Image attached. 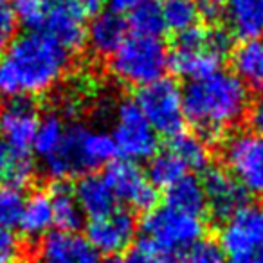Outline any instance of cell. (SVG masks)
Masks as SVG:
<instances>
[{
	"label": "cell",
	"mask_w": 263,
	"mask_h": 263,
	"mask_svg": "<svg viewBox=\"0 0 263 263\" xmlns=\"http://www.w3.org/2000/svg\"><path fill=\"white\" fill-rule=\"evenodd\" d=\"M69 67L70 52L42 31L16 36L0 54V94L11 99L47 94L58 87Z\"/></svg>",
	"instance_id": "1"
},
{
	"label": "cell",
	"mask_w": 263,
	"mask_h": 263,
	"mask_svg": "<svg viewBox=\"0 0 263 263\" xmlns=\"http://www.w3.org/2000/svg\"><path fill=\"white\" fill-rule=\"evenodd\" d=\"M184 117L202 139H218L233 130L249 110L247 87L233 72L216 70L182 90Z\"/></svg>",
	"instance_id": "2"
},
{
	"label": "cell",
	"mask_w": 263,
	"mask_h": 263,
	"mask_svg": "<svg viewBox=\"0 0 263 263\" xmlns=\"http://www.w3.org/2000/svg\"><path fill=\"white\" fill-rule=\"evenodd\" d=\"M116 155V144L108 132L72 124L67 126L58 152L44 161V170L52 179L63 180L110 164Z\"/></svg>",
	"instance_id": "3"
},
{
	"label": "cell",
	"mask_w": 263,
	"mask_h": 263,
	"mask_svg": "<svg viewBox=\"0 0 263 263\" xmlns=\"http://www.w3.org/2000/svg\"><path fill=\"white\" fill-rule=\"evenodd\" d=\"M170 67V51L161 38L128 34L110 56V72L128 87H146L162 80Z\"/></svg>",
	"instance_id": "4"
},
{
	"label": "cell",
	"mask_w": 263,
	"mask_h": 263,
	"mask_svg": "<svg viewBox=\"0 0 263 263\" xmlns=\"http://www.w3.org/2000/svg\"><path fill=\"white\" fill-rule=\"evenodd\" d=\"M229 47L231 38L226 31L197 26L177 36L170 52V67L190 81L198 80L220 70Z\"/></svg>",
	"instance_id": "5"
},
{
	"label": "cell",
	"mask_w": 263,
	"mask_h": 263,
	"mask_svg": "<svg viewBox=\"0 0 263 263\" xmlns=\"http://www.w3.org/2000/svg\"><path fill=\"white\" fill-rule=\"evenodd\" d=\"M204 220L202 216L187 215L170 205H157L146 211L141 222L143 241L148 249L157 254L186 251L204 236Z\"/></svg>",
	"instance_id": "6"
},
{
	"label": "cell",
	"mask_w": 263,
	"mask_h": 263,
	"mask_svg": "<svg viewBox=\"0 0 263 263\" xmlns=\"http://www.w3.org/2000/svg\"><path fill=\"white\" fill-rule=\"evenodd\" d=\"M136 105L157 136L173 137L182 132V124L186 121L182 90L177 87L175 81L162 78L139 88Z\"/></svg>",
	"instance_id": "7"
},
{
	"label": "cell",
	"mask_w": 263,
	"mask_h": 263,
	"mask_svg": "<svg viewBox=\"0 0 263 263\" xmlns=\"http://www.w3.org/2000/svg\"><path fill=\"white\" fill-rule=\"evenodd\" d=\"M110 136L114 139L117 154L123 155L124 161H146L157 154L159 136L144 119L136 101L126 99L117 105Z\"/></svg>",
	"instance_id": "8"
},
{
	"label": "cell",
	"mask_w": 263,
	"mask_h": 263,
	"mask_svg": "<svg viewBox=\"0 0 263 263\" xmlns=\"http://www.w3.org/2000/svg\"><path fill=\"white\" fill-rule=\"evenodd\" d=\"M222 157L227 173L245 193L263 197V137L254 132L233 134L223 144Z\"/></svg>",
	"instance_id": "9"
},
{
	"label": "cell",
	"mask_w": 263,
	"mask_h": 263,
	"mask_svg": "<svg viewBox=\"0 0 263 263\" xmlns=\"http://www.w3.org/2000/svg\"><path fill=\"white\" fill-rule=\"evenodd\" d=\"M220 247L233 259L263 249V204H245L223 220Z\"/></svg>",
	"instance_id": "10"
},
{
	"label": "cell",
	"mask_w": 263,
	"mask_h": 263,
	"mask_svg": "<svg viewBox=\"0 0 263 263\" xmlns=\"http://www.w3.org/2000/svg\"><path fill=\"white\" fill-rule=\"evenodd\" d=\"M38 116L29 99H13L0 116V139L9 157H31Z\"/></svg>",
	"instance_id": "11"
},
{
	"label": "cell",
	"mask_w": 263,
	"mask_h": 263,
	"mask_svg": "<svg viewBox=\"0 0 263 263\" xmlns=\"http://www.w3.org/2000/svg\"><path fill=\"white\" fill-rule=\"evenodd\" d=\"M105 179L112 187L117 202H123L139 211H150L152 208H155L157 190L137 162H110L105 172Z\"/></svg>",
	"instance_id": "12"
},
{
	"label": "cell",
	"mask_w": 263,
	"mask_h": 263,
	"mask_svg": "<svg viewBox=\"0 0 263 263\" xmlns=\"http://www.w3.org/2000/svg\"><path fill=\"white\" fill-rule=\"evenodd\" d=\"M136 220L124 209H114L87 226V241L98 254L116 256L126 251L136 236Z\"/></svg>",
	"instance_id": "13"
},
{
	"label": "cell",
	"mask_w": 263,
	"mask_h": 263,
	"mask_svg": "<svg viewBox=\"0 0 263 263\" xmlns=\"http://www.w3.org/2000/svg\"><path fill=\"white\" fill-rule=\"evenodd\" d=\"M87 18L74 11L67 2H51V8L47 11L44 24H42V33L47 34L51 40L62 45L67 52L78 51L85 45L87 38Z\"/></svg>",
	"instance_id": "14"
},
{
	"label": "cell",
	"mask_w": 263,
	"mask_h": 263,
	"mask_svg": "<svg viewBox=\"0 0 263 263\" xmlns=\"http://www.w3.org/2000/svg\"><path fill=\"white\" fill-rule=\"evenodd\" d=\"M208 209L218 220H227L231 215L245 205L247 193L243 187L223 170H209L202 180Z\"/></svg>",
	"instance_id": "15"
},
{
	"label": "cell",
	"mask_w": 263,
	"mask_h": 263,
	"mask_svg": "<svg viewBox=\"0 0 263 263\" xmlns=\"http://www.w3.org/2000/svg\"><path fill=\"white\" fill-rule=\"evenodd\" d=\"M126 36V22L123 16L114 11H105L94 15L87 26L85 44L88 45L92 54L99 58H110Z\"/></svg>",
	"instance_id": "16"
},
{
	"label": "cell",
	"mask_w": 263,
	"mask_h": 263,
	"mask_svg": "<svg viewBox=\"0 0 263 263\" xmlns=\"http://www.w3.org/2000/svg\"><path fill=\"white\" fill-rule=\"evenodd\" d=\"M74 197L80 204L81 213L90 218H98L117 209V198L106 182L105 175L98 173L83 175L74 187Z\"/></svg>",
	"instance_id": "17"
},
{
	"label": "cell",
	"mask_w": 263,
	"mask_h": 263,
	"mask_svg": "<svg viewBox=\"0 0 263 263\" xmlns=\"http://www.w3.org/2000/svg\"><path fill=\"white\" fill-rule=\"evenodd\" d=\"M226 22L241 40L263 36V0H226Z\"/></svg>",
	"instance_id": "18"
},
{
	"label": "cell",
	"mask_w": 263,
	"mask_h": 263,
	"mask_svg": "<svg viewBox=\"0 0 263 263\" xmlns=\"http://www.w3.org/2000/svg\"><path fill=\"white\" fill-rule=\"evenodd\" d=\"M233 74L245 85L263 90V40H243L231 54Z\"/></svg>",
	"instance_id": "19"
},
{
	"label": "cell",
	"mask_w": 263,
	"mask_h": 263,
	"mask_svg": "<svg viewBox=\"0 0 263 263\" xmlns=\"http://www.w3.org/2000/svg\"><path fill=\"white\" fill-rule=\"evenodd\" d=\"M88 241L69 231H51L40 238L38 258L42 263H76Z\"/></svg>",
	"instance_id": "20"
},
{
	"label": "cell",
	"mask_w": 263,
	"mask_h": 263,
	"mask_svg": "<svg viewBox=\"0 0 263 263\" xmlns=\"http://www.w3.org/2000/svg\"><path fill=\"white\" fill-rule=\"evenodd\" d=\"M166 205L187 215L202 216V213L208 209L202 180L187 173L173 182L170 187H166Z\"/></svg>",
	"instance_id": "21"
},
{
	"label": "cell",
	"mask_w": 263,
	"mask_h": 263,
	"mask_svg": "<svg viewBox=\"0 0 263 263\" xmlns=\"http://www.w3.org/2000/svg\"><path fill=\"white\" fill-rule=\"evenodd\" d=\"M54 226V216H52L51 198L49 193H33L26 198L22 218H20V229L29 238H44L51 233V227Z\"/></svg>",
	"instance_id": "22"
},
{
	"label": "cell",
	"mask_w": 263,
	"mask_h": 263,
	"mask_svg": "<svg viewBox=\"0 0 263 263\" xmlns=\"http://www.w3.org/2000/svg\"><path fill=\"white\" fill-rule=\"evenodd\" d=\"M49 198H51L54 226L60 231L74 233L83 223V213H81L80 204L74 197V190H70L67 184L58 182L52 186Z\"/></svg>",
	"instance_id": "23"
},
{
	"label": "cell",
	"mask_w": 263,
	"mask_h": 263,
	"mask_svg": "<svg viewBox=\"0 0 263 263\" xmlns=\"http://www.w3.org/2000/svg\"><path fill=\"white\" fill-rule=\"evenodd\" d=\"M164 29L175 33L177 36L198 26L202 8L195 0H164L161 4Z\"/></svg>",
	"instance_id": "24"
},
{
	"label": "cell",
	"mask_w": 263,
	"mask_h": 263,
	"mask_svg": "<svg viewBox=\"0 0 263 263\" xmlns=\"http://www.w3.org/2000/svg\"><path fill=\"white\" fill-rule=\"evenodd\" d=\"M65 132L67 124L63 123L58 114H47V116L40 117L36 136L33 141V152L42 161H47L62 146Z\"/></svg>",
	"instance_id": "25"
},
{
	"label": "cell",
	"mask_w": 263,
	"mask_h": 263,
	"mask_svg": "<svg viewBox=\"0 0 263 263\" xmlns=\"http://www.w3.org/2000/svg\"><path fill=\"white\" fill-rule=\"evenodd\" d=\"M168 148L180 159L187 172H200L209 164V150L204 139L198 136L180 132L172 137Z\"/></svg>",
	"instance_id": "26"
},
{
	"label": "cell",
	"mask_w": 263,
	"mask_h": 263,
	"mask_svg": "<svg viewBox=\"0 0 263 263\" xmlns=\"http://www.w3.org/2000/svg\"><path fill=\"white\" fill-rule=\"evenodd\" d=\"M128 26L132 29V34L161 38V34L166 31L161 4L157 0H143L139 6H136L130 11Z\"/></svg>",
	"instance_id": "27"
},
{
	"label": "cell",
	"mask_w": 263,
	"mask_h": 263,
	"mask_svg": "<svg viewBox=\"0 0 263 263\" xmlns=\"http://www.w3.org/2000/svg\"><path fill=\"white\" fill-rule=\"evenodd\" d=\"M146 175L155 187H170L173 182L187 175V170L180 162V159L170 148H166L162 152H157L150 159Z\"/></svg>",
	"instance_id": "28"
},
{
	"label": "cell",
	"mask_w": 263,
	"mask_h": 263,
	"mask_svg": "<svg viewBox=\"0 0 263 263\" xmlns=\"http://www.w3.org/2000/svg\"><path fill=\"white\" fill-rule=\"evenodd\" d=\"M26 197L22 193V187L4 184L0 186V229L13 231L20 226Z\"/></svg>",
	"instance_id": "29"
},
{
	"label": "cell",
	"mask_w": 263,
	"mask_h": 263,
	"mask_svg": "<svg viewBox=\"0 0 263 263\" xmlns=\"http://www.w3.org/2000/svg\"><path fill=\"white\" fill-rule=\"evenodd\" d=\"M177 263H226V252L215 240L202 238L182 251V256Z\"/></svg>",
	"instance_id": "30"
},
{
	"label": "cell",
	"mask_w": 263,
	"mask_h": 263,
	"mask_svg": "<svg viewBox=\"0 0 263 263\" xmlns=\"http://www.w3.org/2000/svg\"><path fill=\"white\" fill-rule=\"evenodd\" d=\"M11 6L15 9V15L18 24H26L31 29H42L47 11L51 8L49 0H11Z\"/></svg>",
	"instance_id": "31"
},
{
	"label": "cell",
	"mask_w": 263,
	"mask_h": 263,
	"mask_svg": "<svg viewBox=\"0 0 263 263\" xmlns=\"http://www.w3.org/2000/svg\"><path fill=\"white\" fill-rule=\"evenodd\" d=\"M18 18L11 6V0H0V51H4L16 38Z\"/></svg>",
	"instance_id": "32"
},
{
	"label": "cell",
	"mask_w": 263,
	"mask_h": 263,
	"mask_svg": "<svg viewBox=\"0 0 263 263\" xmlns=\"http://www.w3.org/2000/svg\"><path fill=\"white\" fill-rule=\"evenodd\" d=\"M108 263H168V258L162 254H157L155 251L148 249L146 245H137V247L130 249L124 252L121 258H114Z\"/></svg>",
	"instance_id": "33"
},
{
	"label": "cell",
	"mask_w": 263,
	"mask_h": 263,
	"mask_svg": "<svg viewBox=\"0 0 263 263\" xmlns=\"http://www.w3.org/2000/svg\"><path fill=\"white\" fill-rule=\"evenodd\" d=\"M22 258V245L13 231L0 229V263H18Z\"/></svg>",
	"instance_id": "34"
},
{
	"label": "cell",
	"mask_w": 263,
	"mask_h": 263,
	"mask_svg": "<svg viewBox=\"0 0 263 263\" xmlns=\"http://www.w3.org/2000/svg\"><path fill=\"white\" fill-rule=\"evenodd\" d=\"M249 119L254 128V134L263 137V90L258 94L252 105H249Z\"/></svg>",
	"instance_id": "35"
},
{
	"label": "cell",
	"mask_w": 263,
	"mask_h": 263,
	"mask_svg": "<svg viewBox=\"0 0 263 263\" xmlns=\"http://www.w3.org/2000/svg\"><path fill=\"white\" fill-rule=\"evenodd\" d=\"M63 2H67V4H69L74 11L80 13L83 18H87V16H90V15H98L105 0H63Z\"/></svg>",
	"instance_id": "36"
},
{
	"label": "cell",
	"mask_w": 263,
	"mask_h": 263,
	"mask_svg": "<svg viewBox=\"0 0 263 263\" xmlns=\"http://www.w3.org/2000/svg\"><path fill=\"white\" fill-rule=\"evenodd\" d=\"M110 6V11L117 13V15H121V13H130L132 9L136 8V6H139L143 0H106Z\"/></svg>",
	"instance_id": "37"
},
{
	"label": "cell",
	"mask_w": 263,
	"mask_h": 263,
	"mask_svg": "<svg viewBox=\"0 0 263 263\" xmlns=\"http://www.w3.org/2000/svg\"><path fill=\"white\" fill-rule=\"evenodd\" d=\"M76 263H103V261H101V258H99L98 252H96L90 245H87L85 251L81 252V256L78 258Z\"/></svg>",
	"instance_id": "38"
},
{
	"label": "cell",
	"mask_w": 263,
	"mask_h": 263,
	"mask_svg": "<svg viewBox=\"0 0 263 263\" xmlns=\"http://www.w3.org/2000/svg\"><path fill=\"white\" fill-rule=\"evenodd\" d=\"M8 168H9L8 154H6L4 146H2L0 148V186H4L8 182Z\"/></svg>",
	"instance_id": "39"
},
{
	"label": "cell",
	"mask_w": 263,
	"mask_h": 263,
	"mask_svg": "<svg viewBox=\"0 0 263 263\" xmlns=\"http://www.w3.org/2000/svg\"><path fill=\"white\" fill-rule=\"evenodd\" d=\"M233 263H263V249L251 252L247 256H241V258H234Z\"/></svg>",
	"instance_id": "40"
},
{
	"label": "cell",
	"mask_w": 263,
	"mask_h": 263,
	"mask_svg": "<svg viewBox=\"0 0 263 263\" xmlns=\"http://www.w3.org/2000/svg\"><path fill=\"white\" fill-rule=\"evenodd\" d=\"M202 4H204V8H208V9H215L216 8V4H218L220 0H200Z\"/></svg>",
	"instance_id": "41"
},
{
	"label": "cell",
	"mask_w": 263,
	"mask_h": 263,
	"mask_svg": "<svg viewBox=\"0 0 263 263\" xmlns=\"http://www.w3.org/2000/svg\"><path fill=\"white\" fill-rule=\"evenodd\" d=\"M49 2H60V0H49Z\"/></svg>",
	"instance_id": "42"
}]
</instances>
